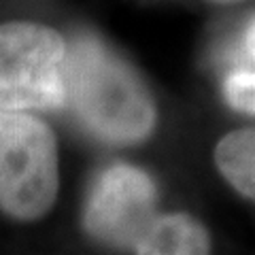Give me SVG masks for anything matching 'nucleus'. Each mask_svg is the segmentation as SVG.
Listing matches in <instances>:
<instances>
[{
	"instance_id": "nucleus-1",
	"label": "nucleus",
	"mask_w": 255,
	"mask_h": 255,
	"mask_svg": "<svg viewBox=\"0 0 255 255\" xmlns=\"http://www.w3.org/2000/svg\"><path fill=\"white\" fill-rule=\"evenodd\" d=\"M64 109L109 145H136L157 126V107L145 81L124 58L92 34L66 41L62 64Z\"/></svg>"
},
{
	"instance_id": "nucleus-2",
	"label": "nucleus",
	"mask_w": 255,
	"mask_h": 255,
	"mask_svg": "<svg viewBox=\"0 0 255 255\" xmlns=\"http://www.w3.org/2000/svg\"><path fill=\"white\" fill-rule=\"evenodd\" d=\"M60 194L58 138L23 111H0V211L21 223L49 215Z\"/></svg>"
},
{
	"instance_id": "nucleus-3",
	"label": "nucleus",
	"mask_w": 255,
	"mask_h": 255,
	"mask_svg": "<svg viewBox=\"0 0 255 255\" xmlns=\"http://www.w3.org/2000/svg\"><path fill=\"white\" fill-rule=\"evenodd\" d=\"M66 38L38 21L0 23V111L64 109Z\"/></svg>"
},
{
	"instance_id": "nucleus-4",
	"label": "nucleus",
	"mask_w": 255,
	"mask_h": 255,
	"mask_svg": "<svg viewBox=\"0 0 255 255\" xmlns=\"http://www.w3.org/2000/svg\"><path fill=\"white\" fill-rule=\"evenodd\" d=\"M157 187L132 164H111L92 181L83 204V230L96 243L115 251L134 247L157 217Z\"/></svg>"
},
{
	"instance_id": "nucleus-5",
	"label": "nucleus",
	"mask_w": 255,
	"mask_h": 255,
	"mask_svg": "<svg viewBox=\"0 0 255 255\" xmlns=\"http://www.w3.org/2000/svg\"><path fill=\"white\" fill-rule=\"evenodd\" d=\"M134 255H211V236L189 213H157Z\"/></svg>"
},
{
	"instance_id": "nucleus-6",
	"label": "nucleus",
	"mask_w": 255,
	"mask_h": 255,
	"mask_svg": "<svg viewBox=\"0 0 255 255\" xmlns=\"http://www.w3.org/2000/svg\"><path fill=\"white\" fill-rule=\"evenodd\" d=\"M215 166L238 194L255 202V128L228 132L215 147Z\"/></svg>"
},
{
	"instance_id": "nucleus-7",
	"label": "nucleus",
	"mask_w": 255,
	"mask_h": 255,
	"mask_svg": "<svg viewBox=\"0 0 255 255\" xmlns=\"http://www.w3.org/2000/svg\"><path fill=\"white\" fill-rule=\"evenodd\" d=\"M223 96L232 109L255 115V73L236 70L223 81Z\"/></svg>"
},
{
	"instance_id": "nucleus-8",
	"label": "nucleus",
	"mask_w": 255,
	"mask_h": 255,
	"mask_svg": "<svg viewBox=\"0 0 255 255\" xmlns=\"http://www.w3.org/2000/svg\"><path fill=\"white\" fill-rule=\"evenodd\" d=\"M245 47H247V51H249L251 58L255 60V15H253V19L249 21L247 32H245Z\"/></svg>"
}]
</instances>
